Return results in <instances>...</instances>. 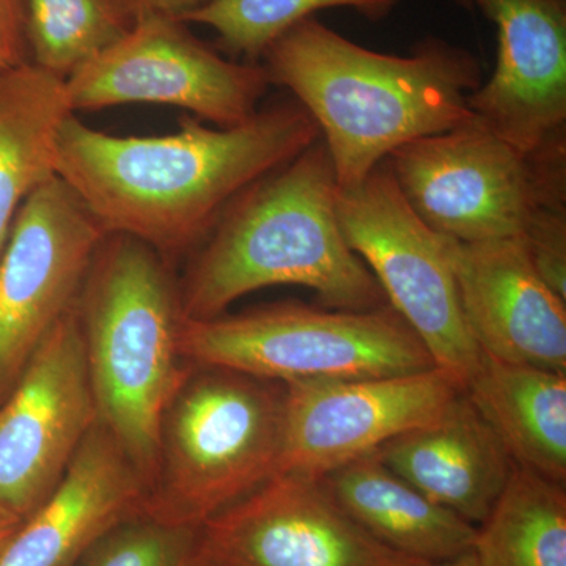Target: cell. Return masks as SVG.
Here are the masks:
<instances>
[{
  "mask_svg": "<svg viewBox=\"0 0 566 566\" xmlns=\"http://www.w3.org/2000/svg\"><path fill=\"white\" fill-rule=\"evenodd\" d=\"M300 103L259 109L233 128L181 118L167 136H112L71 114L55 140V175L104 232L136 238L167 262L191 255L244 189L319 139Z\"/></svg>",
  "mask_w": 566,
  "mask_h": 566,
  "instance_id": "1",
  "label": "cell"
},
{
  "mask_svg": "<svg viewBox=\"0 0 566 566\" xmlns=\"http://www.w3.org/2000/svg\"><path fill=\"white\" fill-rule=\"evenodd\" d=\"M262 61L271 85L289 88L314 118L342 189L408 142L471 122L468 96L483 84L475 55L449 41L428 36L411 55L382 54L315 17L283 33Z\"/></svg>",
  "mask_w": 566,
  "mask_h": 566,
  "instance_id": "2",
  "label": "cell"
},
{
  "mask_svg": "<svg viewBox=\"0 0 566 566\" xmlns=\"http://www.w3.org/2000/svg\"><path fill=\"white\" fill-rule=\"evenodd\" d=\"M337 191L322 137L244 189L189 255L180 281L185 318H216L245 294L274 285L314 290L322 307L335 311L386 305L342 233Z\"/></svg>",
  "mask_w": 566,
  "mask_h": 566,
  "instance_id": "3",
  "label": "cell"
},
{
  "mask_svg": "<svg viewBox=\"0 0 566 566\" xmlns=\"http://www.w3.org/2000/svg\"><path fill=\"white\" fill-rule=\"evenodd\" d=\"M96 419L145 485L159 428L189 365L182 357L180 279L172 263L128 234L107 233L77 297Z\"/></svg>",
  "mask_w": 566,
  "mask_h": 566,
  "instance_id": "4",
  "label": "cell"
},
{
  "mask_svg": "<svg viewBox=\"0 0 566 566\" xmlns=\"http://www.w3.org/2000/svg\"><path fill=\"white\" fill-rule=\"evenodd\" d=\"M285 386L191 365L159 428L144 512L203 526L277 474Z\"/></svg>",
  "mask_w": 566,
  "mask_h": 566,
  "instance_id": "5",
  "label": "cell"
},
{
  "mask_svg": "<svg viewBox=\"0 0 566 566\" xmlns=\"http://www.w3.org/2000/svg\"><path fill=\"white\" fill-rule=\"evenodd\" d=\"M181 352L189 365L229 368L282 385L434 367L422 342L389 304L365 312L273 304L185 319Z\"/></svg>",
  "mask_w": 566,
  "mask_h": 566,
  "instance_id": "6",
  "label": "cell"
},
{
  "mask_svg": "<svg viewBox=\"0 0 566 566\" xmlns=\"http://www.w3.org/2000/svg\"><path fill=\"white\" fill-rule=\"evenodd\" d=\"M387 163L417 216L463 243L521 237L536 208L566 207L565 134L526 155L474 117Z\"/></svg>",
  "mask_w": 566,
  "mask_h": 566,
  "instance_id": "7",
  "label": "cell"
},
{
  "mask_svg": "<svg viewBox=\"0 0 566 566\" xmlns=\"http://www.w3.org/2000/svg\"><path fill=\"white\" fill-rule=\"evenodd\" d=\"M338 223L346 243L374 274L387 304L419 337L461 390L480 364L461 307L460 292L444 237L412 210L382 161L353 188H338Z\"/></svg>",
  "mask_w": 566,
  "mask_h": 566,
  "instance_id": "8",
  "label": "cell"
},
{
  "mask_svg": "<svg viewBox=\"0 0 566 566\" xmlns=\"http://www.w3.org/2000/svg\"><path fill=\"white\" fill-rule=\"evenodd\" d=\"M271 82L262 63L223 57L186 22L142 13L133 31L66 80L71 111L169 104L218 128L251 120Z\"/></svg>",
  "mask_w": 566,
  "mask_h": 566,
  "instance_id": "9",
  "label": "cell"
},
{
  "mask_svg": "<svg viewBox=\"0 0 566 566\" xmlns=\"http://www.w3.org/2000/svg\"><path fill=\"white\" fill-rule=\"evenodd\" d=\"M106 232L54 175L24 200L0 253V403L73 311Z\"/></svg>",
  "mask_w": 566,
  "mask_h": 566,
  "instance_id": "10",
  "label": "cell"
},
{
  "mask_svg": "<svg viewBox=\"0 0 566 566\" xmlns=\"http://www.w3.org/2000/svg\"><path fill=\"white\" fill-rule=\"evenodd\" d=\"M96 420L84 337L70 311L0 403V506L25 520L61 483Z\"/></svg>",
  "mask_w": 566,
  "mask_h": 566,
  "instance_id": "11",
  "label": "cell"
},
{
  "mask_svg": "<svg viewBox=\"0 0 566 566\" xmlns=\"http://www.w3.org/2000/svg\"><path fill=\"white\" fill-rule=\"evenodd\" d=\"M277 474L322 479L431 422L460 386L441 368L379 378L286 382Z\"/></svg>",
  "mask_w": 566,
  "mask_h": 566,
  "instance_id": "12",
  "label": "cell"
},
{
  "mask_svg": "<svg viewBox=\"0 0 566 566\" xmlns=\"http://www.w3.org/2000/svg\"><path fill=\"white\" fill-rule=\"evenodd\" d=\"M203 566H416L346 515L318 479L275 474L202 526Z\"/></svg>",
  "mask_w": 566,
  "mask_h": 566,
  "instance_id": "13",
  "label": "cell"
},
{
  "mask_svg": "<svg viewBox=\"0 0 566 566\" xmlns=\"http://www.w3.org/2000/svg\"><path fill=\"white\" fill-rule=\"evenodd\" d=\"M497 28L493 76L468 96L490 132L531 155L566 129V0H472Z\"/></svg>",
  "mask_w": 566,
  "mask_h": 566,
  "instance_id": "14",
  "label": "cell"
},
{
  "mask_svg": "<svg viewBox=\"0 0 566 566\" xmlns=\"http://www.w3.org/2000/svg\"><path fill=\"white\" fill-rule=\"evenodd\" d=\"M444 243L480 352L566 374V301L536 273L521 237Z\"/></svg>",
  "mask_w": 566,
  "mask_h": 566,
  "instance_id": "15",
  "label": "cell"
},
{
  "mask_svg": "<svg viewBox=\"0 0 566 566\" xmlns=\"http://www.w3.org/2000/svg\"><path fill=\"white\" fill-rule=\"evenodd\" d=\"M147 485L95 420L50 497L22 521L0 566H74L88 547L144 509Z\"/></svg>",
  "mask_w": 566,
  "mask_h": 566,
  "instance_id": "16",
  "label": "cell"
},
{
  "mask_svg": "<svg viewBox=\"0 0 566 566\" xmlns=\"http://www.w3.org/2000/svg\"><path fill=\"white\" fill-rule=\"evenodd\" d=\"M375 453L395 474L475 527L493 509L515 465L464 392L434 420Z\"/></svg>",
  "mask_w": 566,
  "mask_h": 566,
  "instance_id": "17",
  "label": "cell"
},
{
  "mask_svg": "<svg viewBox=\"0 0 566 566\" xmlns=\"http://www.w3.org/2000/svg\"><path fill=\"white\" fill-rule=\"evenodd\" d=\"M331 499L376 542L415 562H439L474 547L476 527L387 468L376 453L318 479Z\"/></svg>",
  "mask_w": 566,
  "mask_h": 566,
  "instance_id": "18",
  "label": "cell"
},
{
  "mask_svg": "<svg viewBox=\"0 0 566 566\" xmlns=\"http://www.w3.org/2000/svg\"><path fill=\"white\" fill-rule=\"evenodd\" d=\"M463 392L513 463L565 485L566 374L482 352Z\"/></svg>",
  "mask_w": 566,
  "mask_h": 566,
  "instance_id": "19",
  "label": "cell"
},
{
  "mask_svg": "<svg viewBox=\"0 0 566 566\" xmlns=\"http://www.w3.org/2000/svg\"><path fill=\"white\" fill-rule=\"evenodd\" d=\"M66 81L31 61L0 70V253L21 205L55 175Z\"/></svg>",
  "mask_w": 566,
  "mask_h": 566,
  "instance_id": "20",
  "label": "cell"
},
{
  "mask_svg": "<svg viewBox=\"0 0 566 566\" xmlns=\"http://www.w3.org/2000/svg\"><path fill=\"white\" fill-rule=\"evenodd\" d=\"M472 549L479 566H566L565 485L513 465Z\"/></svg>",
  "mask_w": 566,
  "mask_h": 566,
  "instance_id": "21",
  "label": "cell"
},
{
  "mask_svg": "<svg viewBox=\"0 0 566 566\" xmlns=\"http://www.w3.org/2000/svg\"><path fill=\"white\" fill-rule=\"evenodd\" d=\"M29 61L69 80L133 31L132 0H22Z\"/></svg>",
  "mask_w": 566,
  "mask_h": 566,
  "instance_id": "22",
  "label": "cell"
},
{
  "mask_svg": "<svg viewBox=\"0 0 566 566\" xmlns=\"http://www.w3.org/2000/svg\"><path fill=\"white\" fill-rule=\"evenodd\" d=\"M400 0H208L186 17L218 33V48L233 61L260 63L264 52L316 11L352 9L371 22L386 20Z\"/></svg>",
  "mask_w": 566,
  "mask_h": 566,
  "instance_id": "23",
  "label": "cell"
},
{
  "mask_svg": "<svg viewBox=\"0 0 566 566\" xmlns=\"http://www.w3.org/2000/svg\"><path fill=\"white\" fill-rule=\"evenodd\" d=\"M202 526L167 523L142 512L99 536L74 566H203Z\"/></svg>",
  "mask_w": 566,
  "mask_h": 566,
  "instance_id": "24",
  "label": "cell"
},
{
  "mask_svg": "<svg viewBox=\"0 0 566 566\" xmlns=\"http://www.w3.org/2000/svg\"><path fill=\"white\" fill-rule=\"evenodd\" d=\"M536 273L566 301V207H539L521 234Z\"/></svg>",
  "mask_w": 566,
  "mask_h": 566,
  "instance_id": "25",
  "label": "cell"
},
{
  "mask_svg": "<svg viewBox=\"0 0 566 566\" xmlns=\"http://www.w3.org/2000/svg\"><path fill=\"white\" fill-rule=\"evenodd\" d=\"M29 61L22 0H0V70Z\"/></svg>",
  "mask_w": 566,
  "mask_h": 566,
  "instance_id": "26",
  "label": "cell"
},
{
  "mask_svg": "<svg viewBox=\"0 0 566 566\" xmlns=\"http://www.w3.org/2000/svg\"><path fill=\"white\" fill-rule=\"evenodd\" d=\"M139 13L161 14L185 22L186 17L208 0H132Z\"/></svg>",
  "mask_w": 566,
  "mask_h": 566,
  "instance_id": "27",
  "label": "cell"
},
{
  "mask_svg": "<svg viewBox=\"0 0 566 566\" xmlns=\"http://www.w3.org/2000/svg\"><path fill=\"white\" fill-rule=\"evenodd\" d=\"M22 521L24 520L18 516L17 513L0 506V553H2L7 543L10 542L11 536L17 534L18 528L21 527Z\"/></svg>",
  "mask_w": 566,
  "mask_h": 566,
  "instance_id": "28",
  "label": "cell"
},
{
  "mask_svg": "<svg viewBox=\"0 0 566 566\" xmlns=\"http://www.w3.org/2000/svg\"><path fill=\"white\" fill-rule=\"evenodd\" d=\"M416 566H479V562H476L474 549H471L461 556L447 558V560L420 562Z\"/></svg>",
  "mask_w": 566,
  "mask_h": 566,
  "instance_id": "29",
  "label": "cell"
},
{
  "mask_svg": "<svg viewBox=\"0 0 566 566\" xmlns=\"http://www.w3.org/2000/svg\"><path fill=\"white\" fill-rule=\"evenodd\" d=\"M458 6L461 7V9L472 11L474 10V3H472V0H457Z\"/></svg>",
  "mask_w": 566,
  "mask_h": 566,
  "instance_id": "30",
  "label": "cell"
}]
</instances>
